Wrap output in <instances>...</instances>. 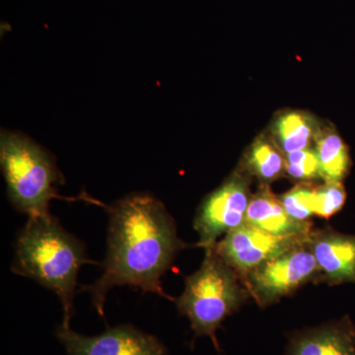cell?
Segmentation results:
<instances>
[{"label":"cell","instance_id":"1","mask_svg":"<svg viewBox=\"0 0 355 355\" xmlns=\"http://www.w3.org/2000/svg\"><path fill=\"white\" fill-rule=\"evenodd\" d=\"M107 253L103 272L94 284L81 287L88 292L98 314L104 317L107 294L116 286H132L144 293L172 299L163 291L161 279L177 254L186 249L177 226L158 198L133 193L111 207Z\"/></svg>","mask_w":355,"mask_h":355},{"label":"cell","instance_id":"2","mask_svg":"<svg viewBox=\"0 0 355 355\" xmlns=\"http://www.w3.org/2000/svg\"><path fill=\"white\" fill-rule=\"evenodd\" d=\"M86 263L83 243L48 214L28 218L21 229L11 270L55 292L64 309L62 324L70 326L77 277Z\"/></svg>","mask_w":355,"mask_h":355},{"label":"cell","instance_id":"3","mask_svg":"<svg viewBox=\"0 0 355 355\" xmlns=\"http://www.w3.org/2000/svg\"><path fill=\"white\" fill-rule=\"evenodd\" d=\"M0 166L11 205L28 218L51 214L64 178L50 151L23 133L1 130Z\"/></svg>","mask_w":355,"mask_h":355},{"label":"cell","instance_id":"4","mask_svg":"<svg viewBox=\"0 0 355 355\" xmlns=\"http://www.w3.org/2000/svg\"><path fill=\"white\" fill-rule=\"evenodd\" d=\"M249 296L239 275L216 251L205 249L200 268L184 280L178 298L180 314L188 318L196 336H209L219 350L216 331L222 322L241 307Z\"/></svg>","mask_w":355,"mask_h":355},{"label":"cell","instance_id":"5","mask_svg":"<svg viewBox=\"0 0 355 355\" xmlns=\"http://www.w3.org/2000/svg\"><path fill=\"white\" fill-rule=\"evenodd\" d=\"M308 243L261 263L242 279L250 295L259 305L266 307L272 304L320 277L316 260Z\"/></svg>","mask_w":355,"mask_h":355},{"label":"cell","instance_id":"6","mask_svg":"<svg viewBox=\"0 0 355 355\" xmlns=\"http://www.w3.org/2000/svg\"><path fill=\"white\" fill-rule=\"evenodd\" d=\"M252 197L246 180L238 174L210 193L198 207L193 220V228L200 238L198 246L214 247L221 236L246 223Z\"/></svg>","mask_w":355,"mask_h":355},{"label":"cell","instance_id":"7","mask_svg":"<svg viewBox=\"0 0 355 355\" xmlns=\"http://www.w3.org/2000/svg\"><path fill=\"white\" fill-rule=\"evenodd\" d=\"M310 234L272 235L246 222L224 236L214 248L242 280L261 263L307 244Z\"/></svg>","mask_w":355,"mask_h":355},{"label":"cell","instance_id":"8","mask_svg":"<svg viewBox=\"0 0 355 355\" xmlns=\"http://www.w3.org/2000/svg\"><path fill=\"white\" fill-rule=\"evenodd\" d=\"M55 334L67 355L167 354L165 345L156 336L144 333L132 324H119L100 335L86 336L62 324Z\"/></svg>","mask_w":355,"mask_h":355},{"label":"cell","instance_id":"9","mask_svg":"<svg viewBox=\"0 0 355 355\" xmlns=\"http://www.w3.org/2000/svg\"><path fill=\"white\" fill-rule=\"evenodd\" d=\"M308 244L323 282L331 286L355 284V236L329 228L313 230Z\"/></svg>","mask_w":355,"mask_h":355},{"label":"cell","instance_id":"10","mask_svg":"<svg viewBox=\"0 0 355 355\" xmlns=\"http://www.w3.org/2000/svg\"><path fill=\"white\" fill-rule=\"evenodd\" d=\"M286 355H355V324L349 317L296 331Z\"/></svg>","mask_w":355,"mask_h":355},{"label":"cell","instance_id":"11","mask_svg":"<svg viewBox=\"0 0 355 355\" xmlns=\"http://www.w3.org/2000/svg\"><path fill=\"white\" fill-rule=\"evenodd\" d=\"M247 223L277 236L309 234L312 232L311 222H301L287 214L279 198L263 184L252 197L247 211Z\"/></svg>","mask_w":355,"mask_h":355},{"label":"cell","instance_id":"12","mask_svg":"<svg viewBox=\"0 0 355 355\" xmlns=\"http://www.w3.org/2000/svg\"><path fill=\"white\" fill-rule=\"evenodd\" d=\"M316 151L320 164V178L324 183L340 182L347 177L350 168L349 148L342 137L331 130L318 132Z\"/></svg>","mask_w":355,"mask_h":355},{"label":"cell","instance_id":"13","mask_svg":"<svg viewBox=\"0 0 355 355\" xmlns=\"http://www.w3.org/2000/svg\"><path fill=\"white\" fill-rule=\"evenodd\" d=\"M273 132L279 148L286 154L310 148L318 135L313 119L301 112H288L280 116Z\"/></svg>","mask_w":355,"mask_h":355},{"label":"cell","instance_id":"14","mask_svg":"<svg viewBox=\"0 0 355 355\" xmlns=\"http://www.w3.org/2000/svg\"><path fill=\"white\" fill-rule=\"evenodd\" d=\"M246 165L249 172L263 183H270L286 171V158L273 142L261 139L251 146Z\"/></svg>","mask_w":355,"mask_h":355},{"label":"cell","instance_id":"15","mask_svg":"<svg viewBox=\"0 0 355 355\" xmlns=\"http://www.w3.org/2000/svg\"><path fill=\"white\" fill-rule=\"evenodd\" d=\"M279 198L287 214L295 220L309 222L315 216L316 188L310 184H297Z\"/></svg>","mask_w":355,"mask_h":355},{"label":"cell","instance_id":"16","mask_svg":"<svg viewBox=\"0 0 355 355\" xmlns=\"http://www.w3.org/2000/svg\"><path fill=\"white\" fill-rule=\"evenodd\" d=\"M286 171L292 179L309 182L320 178V164L315 149H303L286 154Z\"/></svg>","mask_w":355,"mask_h":355},{"label":"cell","instance_id":"17","mask_svg":"<svg viewBox=\"0 0 355 355\" xmlns=\"http://www.w3.org/2000/svg\"><path fill=\"white\" fill-rule=\"evenodd\" d=\"M347 200L345 187L340 182L324 183L316 188L315 216L330 218L342 210Z\"/></svg>","mask_w":355,"mask_h":355}]
</instances>
